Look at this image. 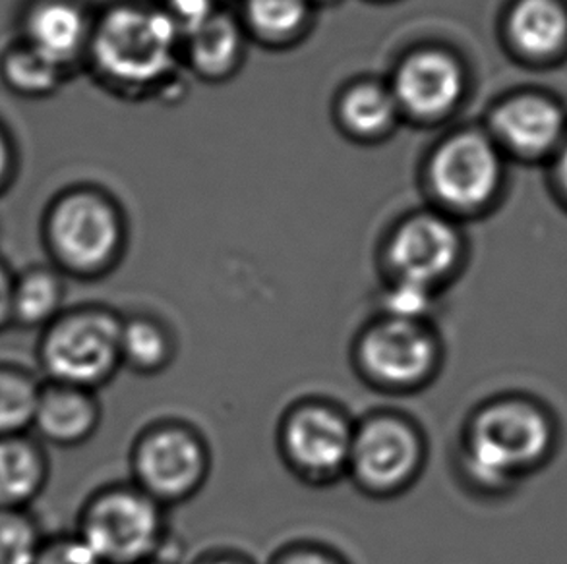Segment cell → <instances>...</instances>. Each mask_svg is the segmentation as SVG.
Instances as JSON below:
<instances>
[{
  "mask_svg": "<svg viewBox=\"0 0 567 564\" xmlns=\"http://www.w3.org/2000/svg\"><path fill=\"white\" fill-rule=\"evenodd\" d=\"M560 445L556 414L525 393L486 398L468 414L457 447V470L484 497L512 493L543 470Z\"/></svg>",
  "mask_w": 567,
  "mask_h": 564,
  "instance_id": "cell-1",
  "label": "cell"
},
{
  "mask_svg": "<svg viewBox=\"0 0 567 564\" xmlns=\"http://www.w3.org/2000/svg\"><path fill=\"white\" fill-rule=\"evenodd\" d=\"M444 362V341L432 321L378 313L351 344L354 374L383 395L421 393L436 382Z\"/></svg>",
  "mask_w": 567,
  "mask_h": 564,
  "instance_id": "cell-2",
  "label": "cell"
},
{
  "mask_svg": "<svg viewBox=\"0 0 567 564\" xmlns=\"http://www.w3.org/2000/svg\"><path fill=\"white\" fill-rule=\"evenodd\" d=\"M123 317L101 305L72 307L39 333L35 362L47 382L100 390L115 379Z\"/></svg>",
  "mask_w": 567,
  "mask_h": 564,
  "instance_id": "cell-3",
  "label": "cell"
},
{
  "mask_svg": "<svg viewBox=\"0 0 567 564\" xmlns=\"http://www.w3.org/2000/svg\"><path fill=\"white\" fill-rule=\"evenodd\" d=\"M105 564H147L162 558L167 506L134 483H111L82 504L74 530Z\"/></svg>",
  "mask_w": 567,
  "mask_h": 564,
  "instance_id": "cell-4",
  "label": "cell"
},
{
  "mask_svg": "<svg viewBox=\"0 0 567 564\" xmlns=\"http://www.w3.org/2000/svg\"><path fill=\"white\" fill-rule=\"evenodd\" d=\"M429 441L419 421L399 410H372L354 421L347 480L362 495L390 501L421 480Z\"/></svg>",
  "mask_w": 567,
  "mask_h": 564,
  "instance_id": "cell-5",
  "label": "cell"
},
{
  "mask_svg": "<svg viewBox=\"0 0 567 564\" xmlns=\"http://www.w3.org/2000/svg\"><path fill=\"white\" fill-rule=\"evenodd\" d=\"M183 31L167 10L123 7L111 10L93 35V56L107 76L146 87L169 74Z\"/></svg>",
  "mask_w": 567,
  "mask_h": 564,
  "instance_id": "cell-6",
  "label": "cell"
},
{
  "mask_svg": "<svg viewBox=\"0 0 567 564\" xmlns=\"http://www.w3.org/2000/svg\"><path fill=\"white\" fill-rule=\"evenodd\" d=\"M354 420L328 398H300L277 426V450L287 470L310 488L346 480Z\"/></svg>",
  "mask_w": 567,
  "mask_h": 564,
  "instance_id": "cell-7",
  "label": "cell"
},
{
  "mask_svg": "<svg viewBox=\"0 0 567 564\" xmlns=\"http://www.w3.org/2000/svg\"><path fill=\"white\" fill-rule=\"evenodd\" d=\"M209 472L212 452L206 439L185 421H155L132 445V483L163 506L198 495Z\"/></svg>",
  "mask_w": 567,
  "mask_h": 564,
  "instance_id": "cell-8",
  "label": "cell"
},
{
  "mask_svg": "<svg viewBox=\"0 0 567 564\" xmlns=\"http://www.w3.org/2000/svg\"><path fill=\"white\" fill-rule=\"evenodd\" d=\"M121 221L107 199L78 191L54 207L49 242L62 268L78 276L105 273L118 255Z\"/></svg>",
  "mask_w": 567,
  "mask_h": 564,
  "instance_id": "cell-9",
  "label": "cell"
},
{
  "mask_svg": "<svg viewBox=\"0 0 567 564\" xmlns=\"http://www.w3.org/2000/svg\"><path fill=\"white\" fill-rule=\"evenodd\" d=\"M502 159L488 136L465 130L445 139L430 160L432 190L455 211H476L486 206L502 184Z\"/></svg>",
  "mask_w": 567,
  "mask_h": 564,
  "instance_id": "cell-10",
  "label": "cell"
},
{
  "mask_svg": "<svg viewBox=\"0 0 567 564\" xmlns=\"http://www.w3.org/2000/svg\"><path fill=\"white\" fill-rule=\"evenodd\" d=\"M460 261V232L434 213L409 217L393 230L385 250L390 281L411 282L434 292L452 279Z\"/></svg>",
  "mask_w": 567,
  "mask_h": 564,
  "instance_id": "cell-11",
  "label": "cell"
},
{
  "mask_svg": "<svg viewBox=\"0 0 567 564\" xmlns=\"http://www.w3.org/2000/svg\"><path fill=\"white\" fill-rule=\"evenodd\" d=\"M391 92L401 113L419 121H437L460 103L465 74L452 54L424 49L399 64Z\"/></svg>",
  "mask_w": 567,
  "mask_h": 564,
  "instance_id": "cell-12",
  "label": "cell"
},
{
  "mask_svg": "<svg viewBox=\"0 0 567 564\" xmlns=\"http://www.w3.org/2000/svg\"><path fill=\"white\" fill-rule=\"evenodd\" d=\"M101 418L97 390L43 379L31 434L49 447L76 449L97 434Z\"/></svg>",
  "mask_w": 567,
  "mask_h": 564,
  "instance_id": "cell-13",
  "label": "cell"
},
{
  "mask_svg": "<svg viewBox=\"0 0 567 564\" xmlns=\"http://www.w3.org/2000/svg\"><path fill=\"white\" fill-rule=\"evenodd\" d=\"M49 476V455L35 435L0 437V511H30Z\"/></svg>",
  "mask_w": 567,
  "mask_h": 564,
  "instance_id": "cell-14",
  "label": "cell"
},
{
  "mask_svg": "<svg viewBox=\"0 0 567 564\" xmlns=\"http://www.w3.org/2000/svg\"><path fill=\"white\" fill-rule=\"evenodd\" d=\"M492 128L515 152L538 155L558 144L564 132V113L554 101L522 95L496 108Z\"/></svg>",
  "mask_w": 567,
  "mask_h": 564,
  "instance_id": "cell-15",
  "label": "cell"
},
{
  "mask_svg": "<svg viewBox=\"0 0 567 564\" xmlns=\"http://www.w3.org/2000/svg\"><path fill=\"white\" fill-rule=\"evenodd\" d=\"M25 31L28 45L62 69L84 45L87 23L84 12L74 4L47 0L31 10Z\"/></svg>",
  "mask_w": 567,
  "mask_h": 564,
  "instance_id": "cell-16",
  "label": "cell"
},
{
  "mask_svg": "<svg viewBox=\"0 0 567 564\" xmlns=\"http://www.w3.org/2000/svg\"><path fill=\"white\" fill-rule=\"evenodd\" d=\"M507 31L519 53L550 59L567 43V10L560 0H517Z\"/></svg>",
  "mask_w": 567,
  "mask_h": 564,
  "instance_id": "cell-17",
  "label": "cell"
},
{
  "mask_svg": "<svg viewBox=\"0 0 567 564\" xmlns=\"http://www.w3.org/2000/svg\"><path fill=\"white\" fill-rule=\"evenodd\" d=\"M123 367L132 374L159 375L177 358V336L165 321L147 313L123 317L121 331Z\"/></svg>",
  "mask_w": 567,
  "mask_h": 564,
  "instance_id": "cell-18",
  "label": "cell"
},
{
  "mask_svg": "<svg viewBox=\"0 0 567 564\" xmlns=\"http://www.w3.org/2000/svg\"><path fill=\"white\" fill-rule=\"evenodd\" d=\"M186 38L188 59L202 76L219 80L237 69L243 56V31L230 15L214 12Z\"/></svg>",
  "mask_w": 567,
  "mask_h": 564,
  "instance_id": "cell-19",
  "label": "cell"
},
{
  "mask_svg": "<svg viewBox=\"0 0 567 564\" xmlns=\"http://www.w3.org/2000/svg\"><path fill=\"white\" fill-rule=\"evenodd\" d=\"M64 282L49 268H31L14 275L12 327L43 331L64 312Z\"/></svg>",
  "mask_w": 567,
  "mask_h": 564,
  "instance_id": "cell-20",
  "label": "cell"
},
{
  "mask_svg": "<svg viewBox=\"0 0 567 564\" xmlns=\"http://www.w3.org/2000/svg\"><path fill=\"white\" fill-rule=\"evenodd\" d=\"M399 113L391 87L378 82L351 85L339 101V118L343 128L357 138L385 136L393 128Z\"/></svg>",
  "mask_w": 567,
  "mask_h": 564,
  "instance_id": "cell-21",
  "label": "cell"
},
{
  "mask_svg": "<svg viewBox=\"0 0 567 564\" xmlns=\"http://www.w3.org/2000/svg\"><path fill=\"white\" fill-rule=\"evenodd\" d=\"M41 389V374L14 362H0V437L31 434Z\"/></svg>",
  "mask_w": 567,
  "mask_h": 564,
  "instance_id": "cell-22",
  "label": "cell"
},
{
  "mask_svg": "<svg viewBox=\"0 0 567 564\" xmlns=\"http://www.w3.org/2000/svg\"><path fill=\"white\" fill-rule=\"evenodd\" d=\"M312 0H246L248 23L266 41H287L307 25Z\"/></svg>",
  "mask_w": 567,
  "mask_h": 564,
  "instance_id": "cell-23",
  "label": "cell"
},
{
  "mask_svg": "<svg viewBox=\"0 0 567 564\" xmlns=\"http://www.w3.org/2000/svg\"><path fill=\"white\" fill-rule=\"evenodd\" d=\"M43 540L31 511H0V564H35Z\"/></svg>",
  "mask_w": 567,
  "mask_h": 564,
  "instance_id": "cell-24",
  "label": "cell"
},
{
  "mask_svg": "<svg viewBox=\"0 0 567 564\" xmlns=\"http://www.w3.org/2000/svg\"><path fill=\"white\" fill-rule=\"evenodd\" d=\"M4 76L18 92L47 93L59 84L61 66L25 43L4 59Z\"/></svg>",
  "mask_w": 567,
  "mask_h": 564,
  "instance_id": "cell-25",
  "label": "cell"
},
{
  "mask_svg": "<svg viewBox=\"0 0 567 564\" xmlns=\"http://www.w3.org/2000/svg\"><path fill=\"white\" fill-rule=\"evenodd\" d=\"M434 290L424 289L411 282L390 281L383 292L382 312L403 320L430 321L432 307L436 304Z\"/></svg>",
  "mask_w": 567,
  "mask_h": 564,
  "instance_id": "cell-26",
  "label": "cell"
},
{
  "mask_svg": "<svg viewBox=\"0 0 567 564\" xmlns=\"http://www.w3.org/2000/svg\"><path fill=\"white\" fill-rule=\"evenodd\" d=\"M35 564H105L76 534L45 535Z\"/></svg>",
  "mask_w": 567,
  "mask_h": 564,
  "instance_id": "cell-27",
  "label": "cell"
},
{
  "mask_svg": "<svg viewBox=\"0 0 567 564\" xmlns=\"http://www.w3.org/2000/svg\"><path fill=\"white\" fill-rule=\"evenodd\" d=\"M269 564H349L338 551L322 543L299 542L277 551Z\"/></svg>",
  "mask_w": 567,
  "mask_h": 564,
  "instance_id": "cell-28",
  "label": "cell"
},
{
  "mask_svg": "<svg viewBox=\"0 0 567 564\" xmlns=\"http://www.w3.org/2000/svg\"><path fill=\"white\" fill-rule=\"evenodd\" d=\"M215 0H167V12L186 35L215 12Z\"/></svg>",
  "mask_w": 567,
  "mask_h": 564,
  "instance_id": "cell-29",
  "label": "cell"
},
{
  "mask_svg": "<svg viewBox=\"0 0 567 564\" xmlns=\"http://www.w3.org/2000/svg\"><path fill=\"white\" fill-rule=\"evenodd\" d=\"M12 289L14 275L0 263V333L12 327Z\"/></svg>",
  "mask_w": 567,
  "mask_h": 564,
  "instance_id": "cell-30",
  "label": "cell"
},
{
  "mask_svg": "<svg viewBox=\"0 0 567 564\" xmlns=\"http://www.w3.org/2000/svg\"><path fill=\"white\" fill-rule=\"evenodd\" d=\"M194 564H254L250 558L243 557L238 553H229V551H219V553H209L199 557Z\"/></svg>",
  "mask_w": 567,
  "mask_h": 564,
  "instance_id": "cell-31",
  "label": "cell"
},
{
  "mask_svg": "<svg viewBox=\"0 0 567 564\" xmlns=\"http://www.w3.org/2000/svg\"><path fill=\"white\" fill-rule=\"evenodd\" d=\"M8 165V149L7 144H4V138L0 136V180H2V176L7 173Z\"/></svg>",
  "mask_w": 567,
  "mask_h": 564,
  "instance_id": "cell-32",
  "label": "cell"
},
{
  "mask_svg": "<svg viewBox=\"0 0 567 564\" xmlns=\"http://www.w3.org/2000/svg\"><path fill=\"white\" fill-rule=\"evenodd\" d=\"M558 173H560L561 186H564V190L567 191V145L564 147V153H561L560 167H558Z\"/></svg>",
  "mask_w": 567,
  "mask_h": 564,
  "instance_id": "cell-33",
  "label": "cell"
},
{
  "mask_svg": "<svg viewBox=\"0 0 567 564\" xmlns=\"http://www.w3.org/2000/svg\"><path fill=\"white\" fill-rule=\"evenodd\" d=\"M147 564H171V563H167V561H163V558H157V561H152V563H147Z\"/></svg>",
  "mask_w": 567,
  "mask_h": 564,
  "instance_id": "cell-34",
  "label": "cell"
}]
</instances>
